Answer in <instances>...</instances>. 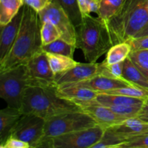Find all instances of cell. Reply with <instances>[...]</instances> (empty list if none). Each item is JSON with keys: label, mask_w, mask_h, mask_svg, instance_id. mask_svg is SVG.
<instances>
[{"label": "cell", "mask_w": 148, "mask_h": 148, "mask_svg": "<svg viewBox=\"0 0 148 148\" xmlns=\"http://www.w3.org/2000/svg\"><path fill=\"white\" fill-rule=\"evenodd\" d=\"M24 5V13L15 41L5 59L0 62V72L25 64L42 49L40 20L38 12Z\"/></svg>", "instance_id": "1"}, {"label": "cell", "mask_w": 148, "mask_h": 148, "mask_svg": "<svg viewBox=\"0 0 148 148\" xmlns=\"http://www.w3.org/2000/svg\"><path fill=\"white\" fill-rule=\"evenodd\" d=\"M148 0H124L117 12L104 22L111 44L129 41L148 24Z\"/></svg>", "instance_id": "2"}, {"label": "cell", "mask_w": 148, "mask_h": 148, "mask_svg": "<svg viewBox=\"0 0 148 148\" xmlns=\"http://www.w3.org/2000/svg\"><path fill=\"white\" fill-rule=\"evenodd\" d=\"M80 108L73 101L61 98L57 87L51 85H28L23 94L20 111L23 114H33L46 120Z\"/></svg>", "instance_id": "3"}, {"label": "cell", "mask_w": 148, "mask_h": 148, "mask_svg": "<svg viewBox=\"0 0 148 148\" xmlns=\"http://www.w3.org/2000/svg\"><path fill=\"white\" fill-rule=\"evenodd\" d=\"M77 49L82 50L85 59L95 63L112 46L104 22L99 17L82 15V22L76 27Z\"/></svg>", "instance_id": "4"}, {"label": "cell", "mask_w": 148, "mask_h": 148, "mask_svg": "<svg viewBox=\"0 0 148 148\" xmlns=\"http://www.w3.org/2000/svg\"><path fill=\"white\" fill-rule=\"evenodd\" d=\"M96 124V121L82 110L55 116L46 120L44 134L37 147L53 137L89 128Z\"/></svg>", "instance_id": "5"}, {"label": "cell", "mask_w": 148, "mask_h": 148, "mask_svg": "<svg viewBox=\"0 0 148 148\" xmlns=\"http://www.w3.org/2000/svg\"><path fill=\"white\" fill-rule=\"evenodd\" d=\"M30 78L25 64L0 72V96L7 106L20 109L25 89Z\"/></svg>", "instance_id": "6"}, {"label": "cell", "mask_w": 148, "mask_h": 148, "mask_svg": "<svg viewBox=\"0 0 148 148\" xmlns=\"http://www.w3.org/2000/svg\"><path fill=\"white\" fill-rule=\"evenodd\" d=\"M106 129L96 124L89 128L53 137L42 143L39 147L92 148L101 140Z\"/></svg>", "instance_id": "7"}, {"label": "cell", "mask_w": 148, "mask_h": 148, "mask_svg": "<svg viewBox=\"0 0 148 148\" xmlns=\"http://www.w3.org/2000/svg\"><path fill=\"white\" fill-rule=\"evenodd\" d=\"M46 119L33 114H23L11 132L10 137L28 143L36 148L44 134Z\"/></svg>", "instance_id": "8"}, {"label": "cell", "mask_w": 148, "mask_h": 148, "mask_svg": "<svg viewBox=\"0 0 148 148\" xmlns=\"http://www.w3.org/2000/svg\"><path fill=\"white\" fill-rule=\"evenodd\" d=\"M40 24L44 22L53 23L61 33V38L76 46V27L63 9L54 0H51L46 7L38 12Z\"/></svg>", "instance_id": "9"}, {"label": "cell", "mask_w": 148, "mask_h": 148, "mask_svg": "<svg viewBox=\"0 0 148 148\" xmlns=\"http://www.w3.org/2000/svg\"><path fill=\"white\" fill-rule=\"evenodd\" d=\"M25 64L30 78V85H55V75L52 72L44 51H39Z\"/></svg>", "instance_id": "10"}, {"label": "cell", "mask_w": 148, "mask_h": 148, "mask_svg": "<svg viewBox=\"0 0 148 148\" xmlns=\"http://www.w3.org/2000/svg\"><path fill=\"white\" fill-rule=\"evenodd\" d=\"M75 103L82 111L92 117L97 124L105 128L116 125L129 119L127 116L116 114L108 107L96 103L92 101L88 102H77Z\"/></svg>", "instance_id": "11"}, {"label": "cell", "mask_w": 148, "mask_h": 148, "mask_svg": "<svg viewBox=\"0 0 148 148\" xmlns=\"http://www.w3.org/2000/svg\"><path fill=\"white\" fill-rule=\"evenodd\" d=\"M99 63H78L71 69L55 75L54 83L57 88L77 83L98 75Z\"/></svg>", "instance_id": "12"}, {"label": "cell", "mask_w": 148, "mask_h": 148, "mask_svg": "<svg viewBox=\"0 0 148 148\" xmlns=\"http://www.w3.org/2000/svg\"><path fill=\"white\" fill-rule=\"evenodd\" d=\"M24 13V5L20 9L18 12L12 20L4 25H1L0 36V62H2L8 55L15 41L20 30Z\"/></svg>", "instance_id": "13"}, {"label": "cell", "mask_w": 148, "mask_h": 148, "mask_svg": "<svg viewBox=\"0 0 148 148\" xmlns=\"http://www.w3.org/2000/svg\"><path fill=\"white\" fill-rule=\"evenodd\" d=\"M131 85L132 84L127 81L108 77L101 75H97L90 79H86V80L71 84V85H64V86L74 85V86L85 87V88H89V89L96 91L98 93H100V92H106L107 91Z\"/></svg>", "instance_id": "14"}, {"label": "cell", "mask_w": 148, "mask_h": 148, "mask_svg": "<svg viewBox=\"0 0 148 148\" xmlns=\"http://www.w3.org/2000/svg\"><path fill=\"white\" fill-rule=\"evenodd\" d=\"M22 115L20 109L9 106L0 111V146L10 137L13 127Z\"/></svg>", "instance_id": "15"}, {"label": "cell", "mask_w": 148, "mask_h": 148, "mask_svg": "<svg viewBox=\"0 0 148 148\" xmlns=\"http://www.w3.org/2000/svg\"><path fill=\"white\" fill-rule=\"evenodd\" d=\"M57 94L61 98L77 103L93 101L98 92L85 87L68 85L57 88Z\"/></svg>", "instance_id": "16"}, {"label": "cell", "mask_w": 148, "mask_h": 148, "mask_svg": "<svg viewBox=\"0 0 148 148\" xmlns=\"http://www.w3.org/2000/svg\"><path fill=\"white\" fill-rule=\"evenodd\" d=\"M112 130L129 138L148 132V122L143 121L138 116L132 117L122 122L111 127Z\"/></svg>", "instance_id": "17"}, {"label": "cell", "mask_w": 148, "mask_h": 148, "mask_svg": "<svg viewBox=\"0 0 148 148\" xmlns=\"http://www.w3.org/2000/svg\"><path fill=\"white\" fill-rule=\"evenodd\" d=\"M123 77L126 81L132 85L148 89L147 78L129 57L124 60Z\"/></svg>", "instance_id": "18"}, {"label": "cell", "mask_w": 148, "mask_h": 148, "mask_svg": "<svg viewBox=\"0 0 148 148\" xmlns=\"http://www.w3.org/2000/svg\"><path fill=\"white\" fill-rule=\"evenodd\" d=\"M93 102L103 106L108 105H138L144 103L145 100L131 98L117 94H108L100 92Z\"/></svg>", "instance_id": "19"}, {"label": "cell", "mask_w": 148, "mask_h": 148, "mask_svg": "<svg viewBox=\"0 0 148 148\" xmlns=\"http://www.w3.org/2000/svg\"><path fill=\"white\" fill-rule=\"evenodd\" d=\"M128 140L127 137L116 132L111 127H108L104 131L101 140L92 148H120Z\"/></svg>", "instance_id": "20"}, {"label": "cell", "mask_w": 148, "mask_h": 148, "mask_svg": "<svg viewBox=\"0 0 148 148\" xmlns=\"http://www.w3.org/2000/svg\"><path fill=\"white\" fill-rule=\"evenodd\" d=\"M131 51L132 46L127 41L113 45L107 51L106 57L103 62L107 64L124 62L128 58Z\"/></svg>", "instance_id": "21"}, {"label": "cell", "mask_w": 148, "mask_h": 148, "mask_svg": "<svg viewBox=\"0 0 148 148\" xmlns=\"http://www.w3.org/2000/svg\"><path fill=\"white\" fill-rule=\"evenodd\" d=\"M23 5L22 0H0V26L10 23Z\"/></svg>", "instance_id": "22"}, {"label": "cell", "mask_w": 148, "mask_h": 148, "mask_svg": "<svg viewBox=\"0 0 148 148\" xmlns=\"http://www.w3.org/2000/svg\"><path fill=\"white\" fill-rule=\"evenodd\" d=\"M46 54L52 72L55 75L71 69L79 63L69 56L50 53H46Z\"/></svg>", "instance_id": "23"}, {"label": "cell", "mask_w": 148, "mask_h": 148, "mask_svg": "<svg viewBox=\"0 0 148 148\" xmlns=\"http://www.w3.org/2000/svg\"><path fill=\"white\" fill-rule=\"evenodd\" d=\"M77 46L66 41L62 38H59L52 43L42 46V50L46 53H54V54L63 55L73 58L74 53Z\"/></svg>", "instance_id": "24"}, {"label": "cell", "mask_w": 148, "mask_h": 148, "mask_svg": "<svg viewBox=\"0 0 148 148\" xmlns=\"http://www.w3.org/2000/svg\"><path fill=\"white\" fill-rule=\"evenodd\" d=\"M61 6L75 27L82 22V14L78 4V0H54Z\"/></svg>", "instance_id": "25"}, {"label": "cell", "mask_w": 148, "mask_h": 148, "mask_svg": "<svg viewBox=\"0 0 148 148\" xmlns=\"http://www.w3.org/2000/svg\"><path fill=\"white\" fill-rule=\"evenodd\" d=\"M103 93L117 94V95H124V96L139 98V99L143 100H145L148 98V89L134 85L121 87V88L107 91V92H103Z\"/></svg>", "instance_id": "26"}, {"label": "cell", "mask_w": 148, "mask_h": 148, "mask_svg": "<svg viewBox=\"0 0 148 148\" xmlns=\"http://www.w3.org/2000/svg\"><path fill=\"white\" fill-rule=\"evenodd\" d=\"M124 0H100L98 17L106 22L117 12Z\"/></svg>", "instance_id": "27"}, {"label": "cell", "mask_w": 148, "mask_h": 148, "mask_svg": "<svg viewBox=\"0 0 148 148\" xmlns=\"http://www.w3.org/2000/svg\"><path fill=\"white\" fill-rule=\"evenodd\" d=\"M124 64V61L113 64H107L104 62H102L101 63H99L98 66V75L114 78V79L125 80L123 77Z\"/></svg>", "instance_id": "28"}, {"label": "cell", "mask_w": 148, "mask_h": 148, "mask_svg": "<svg viewBox=\"0 0 148 148\" xmlns=\"http://www.w3.org/2000/svg\"><path fill=\"white\" fill-rule=\"evenodd\" d=\"M42 44L47 45L61 38V33L57 27L50 22H44L40 26Z\"/></svg>", "instance_id": "29"}, {"label": "cell", "mask_w": 148, "mask_h": 148, "mask_svg": "<svg viewBox=\"0 0 148 148\" xmlns=\"http://www.w3.org/2000/svg\"><path fill=\"white\" fill-rule=\"evenodd\" d=\"M128 57L141 70L148 71V49L132 51Z\"/></svg>", "instance_id": "30"}, {"label": "cell", "mask_w": 148, "mask_h": 148, "mask_svg": "<svg viewBox=\"0 0 148 148\" xmlns=\"http://www.w3.org/2000/svg\"><path fill=\"white\" fill-rule=\"evenodd\" d=\"M120 148H148V134L132 137Z\"/></svg>", "instance_id": "31"}, {"label": "cell", "mask_w": 148, "mask_h": 148, "mask_svg": "<svg viewBox=\"0 0 148 148\" xmlns=\"http://www.w3.org/2000/svg\"><path fill=\"white\" fill-rule=\"evenodd\" d=\"M1 148H30V145L28 143L20 140L19 139L14 138V137H10L7 140V141L4 143Z\"/></svg>", "instance_id": "32"}, {"label": "cell", "mask_w": 148, "mask_h": 148, "mask_svg": "<svg viewBox=\"0 0 148 148\" xmlns=\"http://www.w3.org/2000/svg\"><path fill=\"white\" fill-rule=\"evenodd\" d=\"M132 46V51L148 49V36L140 38H134L129 41Z\"/></svg>", "instance_id": "33"}, {"label": "cell", "mask_w": 148, "mask_h": 148, "mask_svg": "<svg viewBox=\"0 0 148 148\" xmlns=\"http://www.w3.org/2000/svg\"><path fill=\"white\" fill-rule=\"evenodd\" d=\"M51 1V0H23V4L32 7L38 12L46 7Z\"/></svg>", "instance_id": "34"}, {"label": "cell", "mask_w": 148, "mask_h": 148, "mask_svg": "<svg viewBox=\"0 0 148 148\" xmlns=\"http://www.w3.org/2000/svg\"><path fill=\"white\" fill-rule=\"evenodd\" d=\"M89 4L90 0H78L79 9L82 12V15L84 14H89Z\"/></svg>", "instance_id": "35"}, {"label": "cell", "mask_w": 148, "mask_h": 148, "mask_svg": "<svg viewBox=\"0 0 148 148\" xmlns=\"http://www.w3.org/2000/svg\"><path fill=\"white\" fill-rule=\"evenodd\" d=\"M147 114H148V98L147 99L145 100L144 103H143L141 111H140V114H139V116Z\"/></svg>", "instance_id": "36"}, {"label": "cell", "mask_w": 148, "mask_h": 148, "mask_svg": "<svg viewBox=\"0 0 148 148\" xmlns=\"http://www.w3.org/2000/svg\"><path fill=\"white\" fill-rule=\"evenodd\" d=\"M146 36H148V24L144 27V28L142 29V30H140L134 38H140Z\"/></svg>", "instance_id": "37"}, {"label": "cell", "mask_w": 148, "mask_h": 148, "mask_svg": "<svg viewBox=\"0 0 148 148\" xmlns=\"http://www.w3.org/2000/svg\"><path fill=\"white\" fill-rule=\"evenodd\" d=\"M138 117L140 119H141L143 121H146V122H148V114H143V115H140L138 116Z\"/></svg>", "instance_id": "38"}, {"label": "cell", "mask_w": 148, "mask_h": 148, "mask_svg": "<svg viewBox=\"0 0 148 148\" xmlns=\"http://www.w3.org/2000/svg\"><path fill=\"white\" fill-rule=\"evenodd\" d=\"M141 71L143 72V73H144V75H145L146 77H147L148 79V71H145V70H141Z\"/></svg>", "instance_id": "39"}, {"label": "cell", "mask_w": 148, "mask_h": 148, "mask_svg": "<svg viewBox=\"0 0 148 148\" xmlns=\"http://www.w3.org/2000/svg\"><path fill=\"white\" fill-rule=\"evenodd\" d=\"M147 7H148V3H147Z\"/></svg>", "instance_id": "40"}, {"label": "cell", "mask_w": 148, "mask_h": 148, "mask_svg": "<svg viewBox=\"0 0 148 148\" xmlns=\"http://www.w3.org/2000/svg\"><path fill=\"white\" fill-rule=\"evenodd\" d=\"M22 1H23V0H22Z\"/></svg>", "instance_id": "41"}]
</instances>
